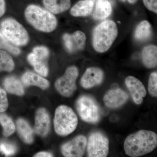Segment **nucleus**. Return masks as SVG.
Here are the masks:
<instances>
[{"instance_id": "nucleus-1", "label": "nucleus", "mask_w": 157, "mask_h": 157, "mask_svg": "<svg viewBox=\"0 0 157 157\" xmlns=\"http://www.w3.org/2000/svg\"><path fill=\"white\" fill-rule=\"evenodd\" d=\"M157 146V134L152 131L144 130L129 135L124 144L126 154L132 157L147 154L154 150Z\"/></svg>"}, {"instance_id": "nucleus-2", "label": "nucleus", "mask_w": 157, "mask_h": 157, "mask_svg": "<svg viewBox=\"0 0 157 157\" xmlns=\"http://www.w3.org/2000/svg\"><path fill=\"white\" fill-rule=\"evenodd\" d=\"M25 14L30 24L41 32L50 33L57 25L56 17L52 13L36 5L28 6Z\"/></svg>"}, {"instance_id": "nucleus-3", "label": "nucleus", "mask_w": 157, "mask_h": 157, "mask_svg": "<svg viewBox=\"0 0 157 157\" xmlns=\"http://www.w3.org/2000/svg\"><path fill=\"white\" fill-rule=\"evenodd\" d=\"M118 35L117 26L113 21L106 20L94 30L93 45L98 52H104L109 50Z\"/></svg>"}, {"instance_id": "nucleus-4", "label": "nucleus", "mask_w": 157, "mask_h": 157, "mask_svg": "<svg viewBox=\"0 0 157 157\" xmlns=\"http://www.w3.org/2000/svg\"><path fill=\"white\" fill-rule=\"evenodd\" d=\"M78 124L76 113L65 105L58 107L56 110L54 124L56 132L61 136H67L75 131Z\"/></svg>"}, {"instance_id": "nucleus-5", "label": "nucleus", "mask_w": 157, "mask_h": 157, "mask_svg": "<svg viewBox=\"0 0 157 157\" xmlns=\"http://www.w3.org/2000/svg\"><path fill=\"white\" fill-rule=\"evenodd\" d=\"M0 29L1 33L14 45L23 46L28 43V32L15 20L12 18L4 20L1 23Z\"/></svg>"}, {"instance_id": "nucleus-6", "label": "nucleus", "mask_w": 157, "mask_h": 157, "mask_svg": "<svg viewBox=\"0 0 157 157\" xmlns=\"http://www.w3.org/2000/svg\"><path fill=\"white\" fill-rule=\"evenodd\" d=\"M76 107L82 119L86 122L95 124L100 120V109L93 98L84 95L78 98Z\"/></svg>"}, {"instance_id": "nucleus-7", "label": "nucleus", "mask_w": 157, "mask_h": 157, "mask_svg": "<svg viewBox=\"0 0 157 157\" xmlns=\"http://www.w3.org/2000/svg\"><path fill=\"white\" fill-rule=\"evenodd\" d=\"M88 157H107L109 150L108 138L99 132H93L87 141Z\"/></svg>"}, {"instance_id": "nucleus-8", "label": "nucleus", "mask_w": 157, "mask_h": 157, "mask_svg": "<svg viewBox=\"0 0 157 157\" xmlns=\"http://www.w3.org/2000/svg\"><path fill=\"white\" fill-rule=\"evenodd\" d=\"M78 75V69L74 66L69 67L63 76L57 80L55 87L62 96H72L76 89V81Z\"/></svg>"}, {"instance_id": "nucleus-9", "label": "nucleus", "mask_w": 157, "mask_h": 157, "mask_svg": "<svg viewBox=\"0 0 157 157\" xmlns=\"http://www.w3.org/2000/svg\"><path fill=\"white\" fill-rule=\"evenodd\" d=\"M87 141V138L84 135H78L62 146V154L65 157H82L84 153Z\"/></svg>"}, {"instance_id": "nucleus-10", "label": "nucleus", "mask_w": 157, "mask_h": 157, "mask_svg": "<svg viewBox=\"0 0 157 157\" xmlns=\"http://www.w3.org/2000/svg\"><path fill=\"white\" fill-rule=\"evenodd\" d=\"M125 84L134 102L138 105L141 104L143 98L147 94L146 90L142 82L134 76H129L125 79Z\"/></svg>"}, {"instance_id": "nucleus-11", "label": "nucleus", "mask_w": 157, "mask_h": 157, "mask_svg": "<svg viewBox=\"0 0 157 157\" xmlns=\"http://www.w3.org/2000/svg\"><path fill=\"white\" fill-rule=\"evenodd\" d=\"M63 39L68 52H74L83 49L85 45L86 36L83 32L77 31L72 35L65 34L63 36Z\"/></svg>"}, {"instance_id": "nucleus-12", "label": "nucleus", "mask_w": 157, "mask_h": 157, "mask_svg": "<svg viewBox=\"0 0 157 157\" xmlns=\"http://www.w3.org/2000/svg\"><path fill=\"white\" fill-rule=\"evenodd\" d=\"M128 95L121 89L110 90L104 96L105 105L109 108L114 109L123 105L128 99Z\"/></svg>"}, {"instance_id": "nucleus-13", "label": "nucleus", "mask_w": 157, "mask_h": 157, "mask_svg": "<svg viewBox=\"0 0 157 157\" xmlns=\"http://www.w3.org/2000/svg\"><path fill=\"white\" fill-rule=\"evenodd\" d=\"M104 76V72L100 68H88L82 77L81 86L85 89L91 88L101 84Z\"/></svg>"}, {"instance_id": "nucleus-14", "label": "nucleus", "mask_w": 157, "mask_h": 157, "mask_svg": "<svg viewBox=\"0 0 157 157\" xmlns=\"http://www.w3.org/2000/svg\"><path fill=\"white\" fill-rule=\"evenodd\" d=\"M50 124L49 115L46 109L44 108L38 109L35 120V132L40 136L45 137L49 132Z\"/></svg>"}, {"instance_id": "nucleus-15", "label": "nucleus", "mask_w": 157, "mask_h": 157, "mask_svg": "<svg viewBox=\"0 0 157 157\" xmlns=\"http://www.w3.org/2000/svg\"><path fill=\"white\" fill-rule=\"evenodd\" d=\"M21 79L26 86H36L45 90L49 86V82L47 79L33 72H27L23 75Z\"/></svg>"}, {"instance_id": "nucleus-16", "label": "nucleus", "mask_w": 157, "mask_h": 157, "mask_svg": "<svg viewBox=\"0 0 157 157\" xmlns=\"http://www.w3.org/2000/svg\"><path fill=\"white\" fill-rule=\"evenodd\" d=\"M94 4L91 0L78 1L72 7L70 14L75 17L86 16L92 12Z\"/></svg>"}, {"instance_id": "nucleus-17", "label": "nucleus", "mask_w": 157, "mask_h": 157, "mask_svg": "<svg viewBox=\"0 0 157 157\" xmlns=\"http://www.w3.org/2000/svg\"><path fill=\"white\" fill-rule=\"evenodd\" d=\"M142 62L146 67L151 69L157 65V47L155 45H149L144 48L142 52Z\"/></svg>"}, {"instance_id": "nucleus-18", "label": "nucleus", "mask_w": 157, "mask_h": 157, "mask_svg": "<svg viewBox=\"0 0 157 157\" xmlns=\"http://www.w3.org/2000/svg\"><path fill=\"white\" fill-rule=\"evenodd\" d=\"M44 6L53 14H58L67 10L71 6L70 0H43Z\"/></svg>"}, {"instance_id": "nucleus-19", "label": "nucleus", "mask_w": 157, "mask_h": 157, "mask_svg": "<svg viewBox=\"0 0 157 157\" xmlns=\"http://www.w3.org/2000/svg\"><path fill=\"white\" fill-rule=\"evenodd\" d=\"M17 132L21 137L26 143L30 144L33 140V132L28 123L20 118L16 122Z\"/></svg>"}, {"instance_id": "nucleus-20", "label": "nucleus", "mask_w": 157, "mask_h": 157, "mask_svg": "<svg viewBox=\"0 0 157 157\" xmlns=\"http://www.w3.org/2000/svg\"><path fill=\"white\" fill-rule=\"evenodd\" d=\"M112 12V7L108 0H98L93 17L96 19H103L109 16Z\"/></svg>"}, {"instance_id": "nucleus-21", "label": "nucleus", "mask_w": 157, "mask_h": 157, "mask_svg": "<svg viewBox=\"0 0 157 157\" xmlns=\"http://www.w3.org/2000/svg\"><path fill=\"white\" fill-rule=\"evenodd\" d=\"M4 86L8 92L18 96L24 94V90L21 82L14 76H9L5 79Z\"/></svg>"}, {"instance_id": "nucleus-22", "label": "nucleus", "mask_w": 157, "mask_h": 157, "mask_svg": "<svg viewBox=\"0 0 157 157\" xmlns=\"http://www.w3.org/2000/svg\"><path fill=\"white\" fill-rule=\"evenodd\" d=\"M28 59L37 73L43 76L48 75V68L46 66L45 59L37 56L33 52L29 55Z\"/></svg>"}, {"instance_id": "nucleus-23", "label": "nucleus", "mask_w": 157, "mask_h": 157, "mask_svg": "<svg viewBox=\"0 0 157 157\" xmlns=\"http://www.w3.org/2000/svg\"><path fill=\"white\" fill-rule=\"evenodd\" d=\"M151 25L147 21H143L140 22L135 29V37L138 41H146L151 37Z\"/></svg>"}, {"instance_id": "nucleus-24", "label": "nucleus", "mask_w": 157, "mask_h": 157, "mask_svg": "<svg viewBox=\"0 0 157 157\" xmlns=\"http://www.w3.org/2000/svg\"><path fill=\"white\" fill-rule=\"evenodd\" d=\"M14 67V62L11 56L6 52L0 50V72H11Z\"/></svg>"}, {"instance_id": "nucleus-25", "label": "nucleus", "mask_w": 157, "mask_h": 157, "mask_svg": "<svg viewBox=\"0 0 157 157\" xmlns=\"http://www.w3.org/2000/svg\"><path fill=\"white\" fill-rule=\"evenodd\" d=\"M0 124L3 128V135L8 137L12 135L15 130L13 121L8 116L5 114H0Z\"/></svg>"}, {"instance_id": "nucleus-26", "label": "nucleus", "mask_w": 157, "mask_h": 157, "mask_svg": "<svg viewBox=\"0 0 157 157\" xmlns=\"http://www.w3.org/2000/svg\"><path fill=\"white\" fill-rule=\"evenodd\" d=\"M0 48L6 49L15 55L20 53L19 48L15 47L12 43L11 44V42L1 33H0Z\"/></svg>"}, {"instance_id": "nucleus-27", "label": "nucleus", "mask_w": 157, "mask_h": 157, "mask_svg": "<svg viewBox=\"0 0 157 157\" xmlns=\"http://www.w3.org/2000/svg\"><path fill=\"white\" fill-rule=\"evenodd\" d=\"M16 150V147L13 144L6 141L0 142V152L6 156L14 155Z\"/></svg>"}, {"instance_id": "nucleus-28", "label": "nucleus", "mask_w": 157, "mask_h": 157, "mask_svg": "<svg viewBox=\"0 0 157 157\" xmlns=\"http://www.w3.org/2000/svg\"><path fill=\"white\" fill-rule=\"evenodd\" d=\"M148 90L152 97H157V73L154 72L150 76L148 80Z\"/></svg>"}, {"instance_id": "nucleus-29", "label": "nucleus", "mask_w": 157, "mask_h": 157, "mask_svg": "<svg viewBox=\"0 0 157 157\" xmlns=\"http://www.w3.org/2000/svg\"><path fill=\"white\" fill-rule=\"evenodd\" d=\"M9 106L6 91L0 87V113L6 111Z\"/></svg>"}, {"instance_id": "nucleus-30", "label": "nucleus", "mask_w": 157, "mask_h": 157, "mask_svg": "<svg viewBox=\"0 0 157 157\" xmlns=\"http://www.w3.org/2000/svg\"><path fill=\"white\" fill-rule=\"evenodd\" d=\"M33 53L39 57L46 60L49 55V50L45 46H37L33 50Z\"/></svg>"}, {"instance_id": "nucleus-31", "label": "nucleus", "mask_w": 157, "mask_h": 157, "mask_svg": "<svg viewBox=\"0 0 157 157\" xmlns=\"http://www.w3.org/2000/svg\"><path fill=\"white\" fill-rule=\"evenodd\" d=\"M145 7L150 11L157 13V0H143Z\"/></svg>"}, {"instance_id": "nucleus-32", "label": "nucleus", "mask_w": 157, "mask_h": 157, "mask_svg": "<svg viewBox=\"0 0 157 157\" xmlns=\"http://www.w3.org/2000/svg\"><path fill=\"white\" fill-rule=\"evenodd\" d=\"M6 11V2L5 0H0V17L5 14Z\"/></svg>"}, {"instance_id": "nucleus-33", "label": "nucleus", "mask_w": 157, "mask_h": 157, "mask_svg": "<svg viewBox=\"0 0 157 157\" xmlns=\"http://www.w3.org/2000/svg\"><path fill=\"white\" fill-rule=\"evenodd\" d=\"M52 154L50 153L47 152H40L36 154L34 157H52Z\"/></svg>"}, {"instance_id": "nucleus-34", "label": "nucleus", "mask_w": 157, "mask_h": 157, "mask_svg": "<svg viewBox=\"0 0 157 157\" xmlns=\"http://www.w3.org/2000/svg\"><path fill=\"white\" fill-rule=\"evenodd\" d=\"M127 1H128L131 4H134L137 2V0H127Z\"/></svg>"}, {"instance_id": "nucleus-35", "label": "nucleus", "mask_w": 157, "mask_h": 157, "mask_svg": "<svg viewBox=\"0 0 157 157\" xmlns=\"http://www.w3.org/2000/svg\"><path fill=\"white\" fill-rule=\"evenodd\" d=\"M91 1H92L94 3L96 2H97V1H98V0H91Z\"/></svg>"}, {"instance_id": "nucleus-36", "label": "nucleus", "mask_w": 157, "mask_h": 157, "mask_svg": "<svg viewBox=\"0 0 157 157\" xmlns=\"http://www.w3.org/2000/svg\"><path fill=\"white\" fill-rule=\"evenodd\" d=\"M121 1L122 2H126V1H127V0H121Z\"/></svg>"}]
</instances>
